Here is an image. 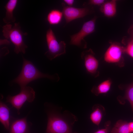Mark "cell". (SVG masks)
<instances>
[{"label": "cell", "instance_id": "cell-23", "mask_svg": "<svg viewBox=\"0 0 133 133\" xmlns=\"http://www.w3.org/2000/svg\"><path fill=\"white\" fill-rule=\"evenodd\" d=\"M129 126L132 133H133V122L129 123Z\"/></svg>", "mask_w": 133, "mask_h": 133}, {"label": "cell", "instance_id": "cell-10", "mask_svg": "<svg viewBox=\"0 0 133 133\" xmlns=\"http://www.w3.org/2000/svg\"><path fill=\"white\" fill-rule=\"evenodd\" d=\"M31 124L26 117L16 119L10 124L9 133H30Z\"/></svg>", "mask_w": 133, "mask_h": 133}, {"label": "cell", "instance_id": "cell-1", "mask_svg": "<svg viewBox=\"0 0 133 133\" xmlns=\"http://www.w3.org/2000/svg\"><path fill=\"white\" fill-rule=\"evenodd\" d=\"M48 123L45 133H78L73 130L78 120L77 117L68 110L62 112V108L46 103Z\"/></svg>", "mask_w": 133, "mask_h": 133}, {"label": "cell", "instance_id": "cell-11", "mask_svg": "<svg viewBox=\"0 0 133 133\" xmlns=\"http://www.w3.org/2000/svg\"><path fill=\"white\" fill-rule=\"evenodd\" d=\"M17 2V0H9L4 6L6 12L3 20L6 24H9L15 21L16 19L13 16V13Z\"/></svg>", "mask_w": 133, "mask_h": 133}, {"label": "cell", "instance_id": "cell-22", "mask_svg": "<svg viewBox=\"0 0 133 133\" xmlns=\"http://www.w3.org/2000/svg\"><path fill=\"white\" fill-rule=\"evenodd\" d=\"M63 1L69 6H72L74 1V0H64Z\"/></svg>", "mask_w": 133, "mask_h": 133}, {"label": "cell", "instance_id": "cell-16", "mask_svg": "<svg viewBox=\"0 0 133 133\" xmlns=\"http://www.w3.org/2000/svg\"><path fill=\"white\" fill-rule=\"evenodd\" d=\"M111 82L110 80H107L102 82L97 86H94L91 92L96 96L100 94L106 93L110 90Z\"/></svg>", "mask_w": 133, "mask_h": 133}, {"label": "cell", "instance_id": "cell-14", "mask_svg": "<svg viewBox=\"0 0 133 133\" xmlns=\"http://www.w3.org/2000/svg\"><path fill=\"white\" fill-rule=\"evenodd\" d=\"M63 14L62 12L57 9H53L48 14L47 19L49 23L52 25L59 24L62 20Z\"/></svg>", "mask_w": 133, "mask_h": 133}, {"label": "cell", "instance_id": "cell-21", "mask_svg": "<svg viewBox=\"0 0 133 133\" xmlns=\"http://www.w3.org/2000/svg\"><path fill=\"white\" fill-rule=\"evenodd\" d=\"M105 2L104 0H91L89 1V4L96 5H102Z\"/></svg>", "mask_w": 133, "mask_h": 133}, {"label": "cell", "instance_id": "cell-19", "mask_svg": "<svg viewBox=\"0 0 133 133\" xmlns=\"http://www.w3.org/2000/svg\"><path fill=\"white\" fill-rule=\"evenodd\" d=\"M124 52L133 58V38L129 42L126 47H124Z\"/></svg>", "mask_w": 133, "mask_h": 133}, {"label": "cell", "instance_id": "cell-18", "mask_svg": "<svg viewBox=\"0 0 133 133\" xmlns=\"http://www.w3.org/2000/svg\"><path fill=\"white\" fill-rule=\"evenodd\" d=\"M125 98L130 102L133 112V83L127 88L125 96Z\"/></svg>", "mask_w": 133, "mask_h": 133}, {"label": "cell", "instance_id": "cell-6", "mask_svg": "<svg viewBox=\"0 0 133 133\" xmlns=\"http://www.w3.org/2000/svg\"><path fill=\"white\" fill-rule=\"evenodd\" d=\"M96 19V17H95L91 20L85 22L79 32L71 35L70 44L76 46L81 48H86V43L84 38L95 31Z\"/></svg>", "mask_w": 133, "mask_h": 133}, {"label": "cell", "instance_id": "cell-15", "mask_svg": "<svg viewBox=\"0 0 133 133\" xmlns=\"http://www.w3.org/2000/svg\"><path fill=\"white\" fill-rule=\"evenodd\" d=\"M129 123L121 120H118L111 131V133H132Z\"/></svg>", "mask_w": 133, "mask_h": 133}, {"label": "cell", "instance_id": "cell-24", "mask_svg": "<svg viewBox=\"0 0 133 133\" xmlns=\"http://www.w3.org/2000/svg\"><path fill=\"white\" fill-rule=\"evenodd\" d=\"M130 32H131V34H132V38H133V26H132V27L130 29Z\"/></svg>", "mask_w": 133, "mask_h": 133}, {"label": "cell", "instance_id": "cell-17", "mask_svg": "<svg viewBox=\"0 0 133 133\" xmlns=\"http://www.w3.org/2000/svg\"><path fill=\"white\" fill-rule=\"evenodd\" d=\"M92 109L93 111L90 115V119L94 124L99 126L102 118V112L98 105H94Z\"/></svg>", "mask_w": 133, "mask_h": 133}, {"label": "cell", "instance_id": "cell-8", "mask_svg": "<svg viewBox=\"0 0 133 133\" xmlns=\"http://www.w3.org/2000/svg\"><path fill=\"white\" fill-rule=\"evenodd\" d=\"M94 55L92 50L90 49L82 52L81 56L82 58L84 60V65L87 71L90 74L96 77L99 75L97 71L99 63Z\"/></svg>", "mask_w": 133, "mask_h": 133}, {"label": "cell", "instance_id": "cell-5", "mask_svg": "<svg viewBox=\"0 0 133 133\" xmlns=\"http://www.w3.org/2000/svg\"><path fill=\"white\" fill-rule=\"evenodd\" d=\"M35 97V92L33 89L30 86L20 88V91L17 94L14 96H8L6 102L10 103L12 107L17 110L18 114H20L19 110L24 103L26 101L32 102Z\"/></svg>", "mask_w": 133, "mask_h": 133}, {"label": "cell", "instance_id": "cell-2", "mask_svg": "<svg viewBox=\"0 0 133 133\" xmlns=\"http://www.w3.org/2000/svg\"><path fill=\"white\" fill-rule=\"evenodd\" d=\"M23 63L21 72L17 77L11 83L18 84L20 88L26 86L32 81L38 79L46 78L56 82L58 81L60 77L57 73L50 75L40 72L30 61L23 57Z\"/></svg>", "mask_w": 133, "mask_h": 133}, {"label": "cell", "instance_id": "cell-20", "mask_svg": "<svg viewBox=\"0 0 133 133\" xmlns=\"http://www.w3.org/2000/svg\"><path fill=\"white\" fill-rule=\"evenodd\" d=\"M110 122H107L105 128L99 130L94 133H108L110 129Z\"/></svg>", "mask_w": 133, "mask_h": 133}, {"label": "cell", "instance_id": "cell-13", "mask_svg": "<svg viewBox=\"0 0 133 133\" xmlns=\"http://www.w3.org/2000/svg\"><path fill=\"white\" fill-rule=\"evenodd\" d=\"M100 10L107 17L114 16L116 12V1L112 0L105 2L101 5Z\"/></svg>", "mask_w": 133, "mask_h": 133}, {"label": "cell", "instance_id": "cell-4", "mask_svg": "<svg viewBox=\"0 0 133 133\" xmlns=\"http://www.w3.org/2000/svg\"><path fill=\"white\" fill-rule=\"evenodd\" d=\"M46 40L48 50L45 55L50 60L66 53V44L64 41L58 42L53 31L51 28L47 31Z\"/></svg>", "mask_w": 133, "mask_h": 133}, {"label": "cell", "instance_id": "cell-12", "mask_svg": "<svg viewBox=\"0 0 133 133\" xmlns=\"http://www.w3.org/2000/svg\"><path fill=\"white\" fill-rule=\"evenodd\" d=\"M10 109L1 101L0 102V121L5 129L7 130L10 129Z\"/></svg>", "mask_w": 133, "mask_h": 133}, {"label": "cell", "instance_id": "cell-3", "mask_svg": "<svg viewBox=\"0 0 133 133\" xmlns=\"http://www.w3.org/2000/svg\"><path fill=\"white\" fill-rule=\"evenodd\" d=\"M2 28L3 36L9 39L14 45L15 52L17 54L20 52L25 53L28 46L24 42L23 35H26L27 33L22 32L19 23H15L13 26L10 24H6Z\"/></svg>", "mask_w": 133, "mask_h": 133}, {"label": "cell", "instance_id": "cell-7", "mask_svg": "<svg viewBox=\"0 0 133 133\" xmlns=\"http://www.w3.org/2000/svg\"><path fill=\"white\" fill-rule=\"evenodd\" d=\"M62 12L66 23L76 19L82 18L91 12L89 8L84 7L77 8L66 6L64 3H62Z\"/></svg>", "mask_w": 133, "mask_h": 133}, {"label": "cell", "instance_id": "cell-9", "mask_svg": "<svg viewBox=\"0 0 133 133\" xmlns=\"http://www.w3.org/2000/svg\"><path fill=\"white\" fill-rule=\"evenodd\" d=\"M124 52V47L118 44H111L104 55L105 61L108 63H118L122 60V54Z\"/></svg>", "mask_w": 133, "mask_h": 133}]
</instances>
